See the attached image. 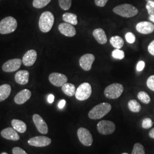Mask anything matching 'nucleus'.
I'll return each mask as SVG.
<instances>
[{"instance_id": "34", "label": "nucleus", "mask_w": 154, "mask_h": 154, "mask_svg": "<svg viewBox=\"0 0 154 154\" xmlns=\"http://www.w3.org/2000/svg\"><path fill=\"white\" fill-rule=\"evenodd\" d=\"M125 38L126 39L127 42L129 44H133L135 42L136 38L135 35L131 32H128L125 35Z\"/></svg>"}, {"instance_id": "19", "label": "nucleus", "mask_w": 154, "mask_h": 154, "mask_svg": "<svg viewBox=\"0 0 154 154\" xmlns=\"http://www.w3.org/2000/svg\"><path fill=\"white\" fill-rule=\"evenodd\" d=\"M29 72L27 70H20L17 72L14 79L18 84L25 85L29 82Z\"/></svg>"}, {"instance_id": "41", "label": "nucleus", "mask_w": 154, "mask_h": 154, "mask_svg": "<svg viewBox=\"0 0 154 154\" xmlns=\"http://www.w3.org/2000/svg\"><path fill=\"white\" fill-rule=\"evenodd\" d=\"M54 100V96L53 94H49L48 97V102L49 103H53Z\"/></svg>"}, {"instance_id": "15", "label": "nucleus", "mask_w": 154, "mask_h": 154, "mask_svg": "<svg viewBox=\"0 0 154 154\" xmlns=\"http://www.w3.org/2000/svg\"><path fill=\"white\" fill-rule=\"evenodd\" d=\"M136 29L138 32L143 34H151L154 31V24L149 21H142L137 23Z\"/></svg>"}, {"instance_id": "6", "label": "nucleus", "mask_w": 154, "mask_h": 154, "mask_svg": "<svg viewBox=\"0 0 154 154\" xmlns=\"http://www.w3.org/2000/svg\"><path fill=\"white\" fill-rule=\"evenodd\" d=\"M91 93L92 88L91 85L88 83L85 82L79 86L76 90L75 96L78 100L83 101L88 99Z\"/></svg>"}, {"instance_id": "24", "label": "nucleus", "mask_w": 154, "mask_h": 154, "mask_svg": "<svg viewBox=\"0 0 154 154\" xmlns=\"http://www.w3.org/2000/svg\"><path fill=\"white\" fill-rule=\"evenodd\" d=\"M62 18L65 22L72 25H77L78 24L77 16L74 13H65L63 14Z\"/></svg>"}, {"instance_id": "40", "label": "nucleus", "mask_w": 154, "mask_h": 154, "mask_svg": "<svg viewBox=\"0 0 154 154\" xmlns=\"http://www.w3.org/2000/svg\"><path fill=\"white\" fill-rule=\"evenodd\" d=\"M65 105H66V100L65 99H62L58 103V107L62 109L65 107Z\"/></svg>"}, {"instance_id": "9", "label": "nucleus", "mask_w": 154, "mask_h": 154, "mask_svg": "<svg viewBox=\"0 0 154 154\" xmlns=\"http://www.w3.org/2000/svg\"><path fill=\"white\" fill-rule=\"evenodd\" d=\"M22 61L20 58H14L5 62L2 66V70L6 72H11L18 70L22 64Z\"/></svg>"}, {"instance_id": "25", "label": "nucleus", "mask_w": 154, "mask_h": 154, "mask_svg": "<svg viewBox=\"0 0 154 154\" xmlns=\"http://www.w3.org/2000/svg\"><path fill=\"white\" fill-rule=\"evenodd\" d=\"M110 43L114 48L119 49L122 48L125 44L123 39L118 35L112 37L110 38Z\"/></svg>"}, {"instance_id": "39", "label": "nucleus", "mask_w": 154, "mask_h": 154, "mask_svg": "<svg viewBox=\"0 0 154 154\" xmlns=\"http://www.w3.org/2000/svg\"><path fill=\"white\" fill-rule=\"evenodd\" d=\"M148 51L151 55L154 56V40H153L148 46Z\"/></svg>"}, {"instance_id": "45", "label": "nucleus", "mask_w": 154, "mask_h": 154, "mask_svg": "<svg viewBox=\"0 0 154 154\" xmlns=\"http://www.w3.org/2000/svg\"><path fill=\"white\" fill-rule=\"evenodd\" d=\"M8 154V153H6V152H3V153H2V154Z\"/></svg>"}, {"instance_id": "29", "label": "nucleus", "mask_w": 154, "mask_h": 154, "mask_svg": "<svg viewBox=\"0 0 154 154\" xmlns=\"http://www.w3.org/2000/svg\"><path fill=\"white\" fill-rule=\"evenodd\" d=\"M131 154H145V150L143 145L139 143H135L134 146Z\"/></svg>"}, {"instance_id": "31", "label": "nucleus", "mask_w": 154, "mask_h": 154, "mask_svg": "<svg viewBox=\"0 0 154 154\" xmlns=\"http://www.w3.org/2000/svg\"><path fill=\"white\" fill-rule=\"evenodd\" d=\"M125 53L123 50L116 49L112 51V56L114 58L117 60H122L125 58Z\"/></svg>"}, {"instance_id": "14", "label": "nucleus", "mask_w": 154, "mask_h": 154, "mask_svg": "<svg viewBox=\"0 0 154 154\" xmlns=\"http://www.w3.org/2000/svg\"><path fill=\"white\" fill-rule=\"evenodd\" d=\"M58 30L60 32L69 37H72L75 35L76 30L72 25L68 23H62L58 26Z\"/></svg>"}, {"instance_id": "33", "label": "nucleus", "mask_w": 154, "mask_h": 154, "mask_svg": "<svg viewBox=\"0 0 154 154\" xmlns=\"http://www.w3.org/2000/svg\"><path fill=\"white\" fill-rule=\"evenodd\" d=\"M146 9L149 16L154 15V1H148L146 4Z\"/></svg>"}, {"instance_id": "37", "label": "nucleus", "mask_w": 154, "mask_h": 154, "mask_svg": "<svg viewBox=\"0 0 154 154\" xmlns=\"http://www.w3.org/2000/svg\"><path fill=\"white\" fill-rule=\"evenodd\" d=\"M109 0H95V5L99 7H104Z\"/></svg>"}, {"instance_id": "11", "label": "nucleus", "mask_w": 154, "mask_h": 154, "mask_svg": "<svg viewBox=\"0 0 154 154\" xmlns=\"http://www.w3.org/2000/svg\"><path fill=\"white\" fill-rule=\"evenodd\" d=\"M51 142V139L45 136H37L30 138L28 140L29 145L34 147H42L49 146Z\"/></svg>"}, {"instance_id": "38", "label": "nucleus", "mask_w": 154, "mask_h": 154, "mask_svg": "<svg viewBox=\"0 0 154 154\" xmlns=\"http://www.w3.org/2000/svg\"><path fill=\"white\" fill-rule=\"evenodd\" d=\"M145 67V62L143 61H139L137 66V70L138 72L142 71Z\"/></svg>"}, {"instance_id": "43", "label": "nucleus", "mask_w": 154, "mask_h": 154, "mask_svg": "<svg viewBox=\"0 0 154 154\" xmlns=\"http://www.w3.org/2000/svg\"><path fill=\"white\" fill-rule=\"evenodd\" d=\"M149 20L154 23V15H151L149 17Z\"/></svg>"}, {"instance_id": "1", "label": "nucleus", "mask_w": 154, "mask_h": 154, "mask_svg": "<svg viewBox=\"0 0 154 154\" xmlns=\"http://www.w3.org/2000/svg\"><path fill=\"white\" fill-rule=\"evenodd\" d=\"M111 110V105L103 102L94 107L88 112V117L91 119H99L107 115Z\"/></svg>"}, {"instance_id": "28", "label": "nucleus", "mask_w": 154, "mask_h": 154, "mask_svg": "<svg viewBox=\"0 0 154 154\" xmlns=\"http://www.w3.org/2000/svg\"><path fill=\"white\" fill-rule=\"evenodd\" d=\"M51 0H33V6L37 9L43 8L48 5Z\"/></svg>"}, {"instance_id": "7", "label": "nucleus", "mask_w": 154, "mask_h": 154, "mask_svg": "<svg viewBox=\"0 0 154 154\" xmlns=\"http://www.w3.org/2000/svg\"><path fill=\"white\" fill-rule=\"evenodd\" d=\"M78 137L83 145L85 146H90L93 142V138L91 134L88 129L81 127L77 131Z\"/></svg>"}, {"instance_id": "35", "label": "nucleus", "mask_w": 154, "mask_h": 154, "mask_svg": "<svg viewBox=\"0 0 154 154\" xmlns=\"http://www.w3.org/2000/svg\"><path fill=\"white\" fill-rule=\"evenodd\" d=\"M147 86L151 90L154 91V75H151L147 80Z\"/></svg>"}, {"instance_id": "21", "label": "nucleus", "mask_w": 154, "mask_h": 154, "mask_svg": "<svg viewBox=\"0 0 154 154\" xmlns=\"http://www.w3.org/2000/svg\"><path fill=\"white\" fill-rule=\"evenodd\" d=\"M11 86L8 84L0 86V102L7 99L11 93Z\"/></svg>"}, {"instance_id": "18", "label": "nucleus", "mask_w": 154, "mask_h": 154, "mask_svg": "<svg viewBox=\"0 0 154 154\" xmlns=\"http://www.w3.org/2000/svg\"><path fill=\"white\" fill-rule=\"evenodd\" d=\"M1 135L2 137L8 140L17 141L20 139V136L16 130L11 127H8L2 130Z\"/></svg>"}, {"instance_id": "5", "label": "nucleus", "mask_w": 154, "mask_h": 154, "mask_svg": "<svg viewBox=\"0 0 154 154\" xmlns=\"http://www.w3.org/2000/svg\"><path fill=\"white\" fill-rule=\"evenodd\" d=\"M124 90L123 86L120 83H113L105 88V97L109 99H117L121 97Z\"/></svg>"}, {"instance_id": "46", "label": "nucleus", "mask_w": 154, "mask_h": 154, "mask_svg": "<svg viewBox=\"0 0 154 154\" xmlns=\"http://www.w3.org/2000/svg\"><path fill=\"white\" fill-rule=\"evenodd\" d=\"M127 154V153H123V154Z\"/></svg>"}, {"instance_id": "20", "label": "nucleus", "mask_w": 154, "mask_h": 154, "mask_svg": "<svg viewBox=\"0 0 154 154\" xmlns=\"http://www.w3.org/2000/svg\"><path fill=\"white\" fill-rule=\"evenodd\" d=\"M94 37L101 45L105 44L107 42V38L104 30L101 28L95 29L93 32Z\"/></svg>"}, {"instance_id": "32", "label": "nucleus", "mask_w": 154, "mask_h": 154, "mask_svg": "<svg viewBox=\"0 0 154 154\" xmlns=\"http://www.w3.org/2000/svg\"><path fill=\"white\" fill-rule=\"evenodd\" d=\"M152 125H153V122L152 121L151 119L149 118H144L142 123V126L144 129H149L152 126Z\"/></svg>"}, {"instance_id": "42", "label": "nucleus", "mask_w": 154, "mask_h": 154, "mask_svg": "<svg viewBox=\"0 0 154 154\" xmlns=\"http://www.w3.org/2000/svg\"><path fill=\"white\" fill-rule=\"evenodd\" d=\"M149 137L152 139H154V128H152L149 132Z\"/></svg>"}, {"instance_id": "16", "label": "nucleus", "mask_w": 154, "mask_h": 154, "mask_svg": "<svg viewBox=\"0 0 154 154\" xmlns=\"http://www.w3.org/2000/svg\"><path fill=\"white\" fill-rule=\"evenodd\" d=\"M37 53L34 50H29L24 54L22 58V63L26 66H32L36 61Z\"/></svg>"}, {"instance_id": "26", "label": "nucleus", "mask_w": 154, "mask_h": 154, "mask_svg": "<svg viewBox=\"0 0 154 154\" xmlns=\"http://www.w3.org/2000/svg\"><path fill=\"white\" fill-rule=\"evenodd\" d=\"M128 107L133 112H139L141 110V106L134 99H131L128 102Z\"/></svg>"}, {"instance_id": "23", "label": "nucleus", "mask_w": 154, "mask_h": 154, "mask_svg": "<svg viewBox=\"0 0 154 154\" xmlns=\"http://www.w3.org/2000/svg\"><path fill=\"white\" fill-rule=\"evenodd\" d=\"M62 90L63 93L69 97L74 96L76 93L75 86L70 83H66L62 86Z\"/></svg>"}, {"instance_id": "2", "label": "nucleus", "mask_w": 154, "mask_h": 154, "mask_svg": "<svg viewBox=\"0 0 154 154\" xmlns=\"http://www.w3.org/2000/svg\"><path fill=\"white\" fill-rule=\"evenodd\" d=\"M54 22V16L50 11L42 13L39 20V28L43 33H48L51 29Z\"/></svg>"}, {"instance_id": "36", "label": "nucleus", "mask_w": 154, "mask_h": 154, "mask_svg": "<svg viewBox=\"0 0 154 154\" xmlns=\"http://www.w3.org/2000/svg\"><path fill=\"white\" fill-rule=\"evenodd\" d=\"M12 152L13 154H28L23 149L18 147L13 148L12 149Z\"/></svg>"}, {"instance_id": "17", "label": "nucleus", "mask_w": 154, "mask_h": 154, "mask_svg": "<svg viewBox=\"0 0 154 154\" xmlns=\"http://www.w3.org/2000/svg\"><path fill=\"white\" fill-rule=\"evenodd\" d=\"M31 91L28 89H24L17 94L14 97V102L18 105H22L30 98Z\"/></svg>"}, {"instance_id": "22", "label": "nucleus", "mask_w": 154, "mask_h": 154, "mask_svg": "<svg viewBox=\"0 0 154 154\" xmlns=\"http://www.w3.org/2000/svg\"><path fill=\"white\" fill-rule=\"evenodd\" d=\"M11 125L14 130H16L17 131L20 133L25 132L27 129V126L25 123L18 119L12 120Z\"/></svg>"}, {"instance_id": "27", "label": "nucleus", "mask_w": 154, "mask_h": 154, "mask_svg": "<svg viewBox=\"0 0 154 154\" xmlns=\"http://www.w3.org/2000/svg\"><path fill=\"white\" fill-rule=\"evenodd\" d=\"M138 98L144 104H149L151 102L150 97L145 91H140L138 94Z\"/></svg>"}, {"instance_id": "30", "label": "nucleus", "mask_w": 154, "mask_h": 154, "mask_svg": "<svg viewBox=\"0 0 154 154\" xmlns=\"http://www.w3.org/2000/svg\"><path fill=\"white\" fill-rule=\"evenodd\" d=\"M59 5L64 11H68L72 6V0H58Z\"/></svg>"}, {"instance_id": "12", "label": "nucleus", "mask_w": 154, "mask_h": 154, "mask_svg": "<svg viewBox=\"0 0 154 154\" xmlns=\"http://www.w3.org/2000/svg\"><path fill=\"white\" fill-rule=\"evenodd\" d=\"M95 60V56L92 54H86L79 59V65L85 71H90Z\"/></svg>"}, {"instance_id": "4", "label": "nucleus", "mask_w": 154, "mask_h": 154, "mask_svg": "<svg viewBox=\"0 0 154 154\" xmlns=\"http://www.w3.org/2000/svg\"><path fill=\"white\" fill-rule=\"evenodd\" d=\"M17 28V21L13 17H6L0 22V34H7L13 33Z\"/></svg>"}, {"instance_id": "13", "label": "nucleus", "mask_w": 154, "mask_h": 154, "mask_svg": "<svg viewBox=\"0 0 154 154\" xmlns=\"http://www.w3.org/2000/svg\"><path fill=\"white\" fill-rule=\"evenodd\" d=\"M33 121L37 129L41 134H47L48 133V125L41 116L37 114L33 115Z\"/></svg>"}, {"instance_id": "8", "label": "nucleus", "mask_w": 154, "mask_h": 154, "mask_svg": "<svg viewBox=\"0 0 154 154\" xmlns=\"http://www.w3.org/2000/svg\"><path fill=\"white\" fill-rule=\"evenodd\" d=\"M98 132L102 135H110L116 130V125L110 121H101L97 125Z\"/></svg>"}, {"instance_id": "44", "label": "nucleus", "mask_w": 154, "mask_h": 154, "mask_svg": "<svg viewBox=\"0 0 154 154\" xmlns=\"http://www.w3.org/2000/svg\"><path fill=\"white\" fill-rule=\"evenodd\" d=\"M147 2L148 1H154V0H146Z\"/></svg>"}, {"instance_id": "10", "label": "nucleus", "mask_w": 154, "mask_h": 154, "mask_svg": "<svg viewBox=\"0 0 154 154\" xmlns=\"http://www.w3.org/2000/svg\"><path fill=\"white\" fill-rule=\"evenodd\" d=\"M50 82L57 87H62L67 82L65 75L59 72H52L49 76Z\"/></svg>"}, {"instance_id": "3", "label": "nucleus", "mask_w": 154, "mask_h": 154, "mask_svg": "<svg viewBox=\"0 0 154 154\" xmlns=\"http://www.w3.org/2000/svg\"><path fill=\"white\" fill-rule=\"evenodd\" d=\"M113 11L116 14L125 18H131L138 13V10L135 6L128 4L116 6L113 9Z\"/></svg>"}]
</instances>
